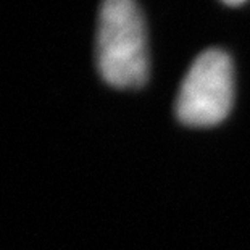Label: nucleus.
Masks as SVG:
<instances>
[{
  "label": "nucleus",
  "mask_w": 250,
  "mask_h": 250,
  "mask_svg": "<svg viewBox=\"0 0 250 250\" xmlns=\"http://www.w3.org/2000/svg\"><path fill=\"white\" fill-rule=\"evenodd\" d=\"M146 24L134 0H104L97 31V65L118 89L142 87L148 79Z\"/></svg>",
  "instance_id": "obj_1"
},
{
  "label": "nucleus",
  "mask_w": 250,
  "mask_h": 250,
  "mask_svg": "<svg viewBox=\"0 0 250 250\" xmlns=\"http://www.w3.org/2000/svg\"><path fill=\"white\" fill-rule=\"evenodd\" d=\"M234 100L232 62L223 50L197 57L176 99V116L188 126H215L229 115Z\"/></svg>",
  "instance_id": "obj_2"
},
{
  "label": "nucleus",
  "mask_w": 250,
  "mask_h": 250,
  "mask_svg": "<svg viewBox=\"0 0 250 250\" xmlns=\"http://www.w3.org/2000/svg\"><path fill=\"white\" fill-rule=\"evenodd\" d=\"M225 3H228V5H241V3H244L246 0H223Z\"/></svg>",
  "instance_id": "obj_3"
}]
</instances>
